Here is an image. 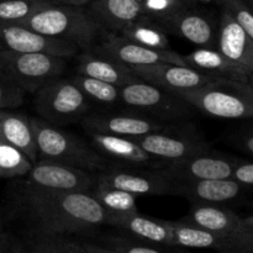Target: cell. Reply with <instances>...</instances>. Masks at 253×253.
<instances>
[{
  "mask_svg": "<svg viewBox=\"0 0 253 253\" xmlns=\"http://www.w3.org/2000/svg\"><path fill=\"white\" fill-rule=\"evenodd\" d=\"M19 211L34 225L35 234L48 236L85 232L106 225L108 212L83 192H59L25 183L17 193Z\"/></svg>",
  "mask_w": 253,
  "mask_h": 253,
  "instance_id": "6da1fadb",
  "label": "cell"
},
{
  "mask_svg": "<svg viewBox=\"0 0 253 253\" xmlns=\"http://www.w3.org/2000/svg\"><path fill=\"white\" fill-rule=\"evenodd\" d=\"M175 95L193 109L211 118L245 120L253 116L251 83L214 78L199 88L179 91Z\"/></svg>",
  "mask_w": 253,
  "mask_h": 253,
  "instance_id": "7a4b0ae2",
  "label": "cell"
},
{
  "mask_svg": "<svg viewBox=\"0 0 253 253\" xmlns=\"http://www.w3.org/2000/svg\"><path fill=\"white\" fill-rule=\"evenodd\" d=\"M22 26L51 39L89 49L101 27L83 6L49 4L19 22Z\"/></svg>",
  "mask_w": 253,
  "mask_h": 253,
  "instance_id": "3957f363",
  "label": "cell"
},
{
  "mask_svg": "<svg viewBox=\"0 0 253 253\" xmlns=\"http://www.w3.org/2000/svg\"><path fill=\"white\" fill-rule=\"evenodd\" d=\"M30 121L37 147V160L53 161L90 173L108 167V158L82 138L42 119L30 118Z\"/></svg>",
  "mask_w": 253,
  "mask_h": 253,
  "instance_id": "277c9868",
  "label": "cell"
},
{
  "mask_svg": "<svg viewBox=\"0 0 253 253\" xmlns=\"http://www.w3.org/2000/svg\"><path fill=\"white\" fill-rule=\"evenodd\" d=\"M120 103L167 124L185 120L194 110L175 94L140 78L120 86Z\"/></svg>",
  "mask_w": 253,
  "mask_h": 253,
  "instance_id": "5b68a950",
  "label": "cell"
},
{
  "mask_svg": "<svg viewBox=\"0 0 253 253\" xmlns=\"http://www.w3.org/2000/svg\"><path fill=\"white\" fill-rule=\"evenodd\" d=\"M0 66L25 93H36L61 76L66 58L42 52L0 51Z\"/></svg>",
  "mask_w": 253,
  "mask_h": 253,
  "instance_id": "8992f818",
  "label": "cell"
},
{
  "mask_svg": "<svg viewBox=\"0 0 253 253\" xmlns=\"http://www.w3.org/2000/svg\"><path fill=\"white\" fill-rule=\"evenodd\" d=\"M34 105L42 120L61 125L84 118L89 99L71 79L54 78L36 91Z\"/></svg>",
  "mask_w": 253,
  "mask_h": 253,
  "instance_id": "52a82bcc",
  "label": "cell"
},
{
  "mask_svg": "<svg viewBox=\"0 0 253 253\" xmlns=\"http://www.w3.org/2000/svg\"><path fill=\"white\" fill-rule=\"evenodd\" d=\"M95 183L118 188L135 197H161L173 193V182L160 168L106 167Z\"/></svg>",
  "mask_w": 253,
  "mask_h": 253,
  "instance_id": "ba28073f",
  "label": "cell"
},
{
  "mask_svg": "<svg viewBox=\"0 0 253 253\" xmlns=\"http://www.w3.org/2000/svg\"><path fill=\"white\" fill-rule=\"evenodd\" d=\"M98 53L120 62L127 67L151 66L157 63H172L187 66L182 54L172 49L160 51L141 46L121 35L108 32L103 36L98 47Z\"/></svg>",
  "mask_w": 253,
  "mask_h": 253,
  "instance_id": "9c48e42d",
  "label": "cell"
},
{
  "mask_svg": "<svg viewBox=\"0 0 253 253\" xmlns=\"http://www.w3.org/2000/svg\"><path fill=\"white\" fill-rule=\"evenodd\" d=\"M82 124L88 132L109 133L130 138L169 128V124L158 121L135 110L94 114L90 116H84Z\"/></svg>",
  "mask_w": 253,
  "mask_h": 253,
  "instance_id": "30bf717a",
  "label": "cell"
},
{
  "mask_svg": "<svg viewBox=\"0 0 253 253\" xmlns=\"http://www.w3.org/2000/svg\"><path fill=\"white\" fill-rule=\"evenodd\" d=\"M27 184L59 192L88 193L95 187L90 172L47 160H37L27 174Z\"/></svg>",
  "mask_w": 253,
  "mask_h": 253,
  "instance_id": "8fae6325",
  "label": "cell"
},
{
  "mask_svg": "<svg viewBox=\"0 0 253 253\" xmlns=\"http://www.w3.org/2000/svg\"><path fill=\"white\" fill-rule=\"evenodd\" d=\"M169 128L155 131L133 140L137 141L148 155L166 163L184 160L210 150L209 143L197 133H170L168 132Z\"/></svg>",
  "mask_w": 253,
  "mask_h": 253,
  "instance_id": "7c38bea8",
  "label": "cell"
},
{
  "mask_svg": "<svg viewBox=\"0 0 253 253\" xmlns=\"http://www.w3.org/2000/svg\"><path fill=\"white\" fill-rule=\"evenodd\" d=\"M232 160L221 153L205 152L197 153L184 160L167 162L160 169L172 182H187L200 179H225L231 174Z\"/></svg>",
  "mask_w": 253,
  "mask_h": 253,
  "instance_id": "4fadbf2b",
  "label": "cell"
},
{
  "mask_svg": "<svg viewBox=\"0 0 253 253\" xmlns=\"http://www.w3.org/2000/svg\"><path fill=\"white\" fill-rule=\"evenodd\" d=\"M78 49L69 42L43 36L20 24L0 22V51L42 52L68 58Z\"/></svg>",
  "mask_w": 253,
  "mask_h": 253,
  "instance_id": "5bb4252c",
  "label": "cell"
},
{
  "mask_svg": "<svg viewBox=\"0 0 253 253\" xmlns=\"http://www.w3.org/2000/svg\"><path fill=\"white\" fill-rule=\"evenodd\" d=\"M130 68L133 74L142 81L155 84L173 94L199 88L214 79V77L202 73L189 66L172 63H157Z\"/></svg>",
  "mask_w": 253,
  "mask_h": 253,
  "instance_id": "9a60e30c",
  "label": "cell"
},
{
  "mask_svg": "<svg viewBox=\"0 0 253 253\" xmlns=\"http://www.w3.org/2000/svg\"><path fill=\"white\" fill-rule=\"evenodd\" d=\"M190 209L183 221L199 226L224 239L231 240L246 226L251 216L241 217L220 204L190 203Z\"/></svg>",
  "mask_w": 253,
  "mask_h": 253,
  "instance_id": "2e32d148",
  "label": "cell"
},
{
  "mask_svg": "<svg viewBox=\"0 0 253 253\" xmlns=\"http://www.w3.org/2000/svg\"><path fill=\"white\" fill-rule=\"evenodd\" d=\"M88 133L94 148L98 152H100L105 157L120 161L124 165L126 163L131 167L143 168H161L166 165L163 161L148 155L133 138L100 132Z\"/></svg>",
  "mask_w": 253,
  "mask_h": 253,
  "instance_id": "e0dca14e",
  "label": "cell"
},
{
  "mask_svg": "<svg viewBox=\"0 0 253 253\" xmlns=\"http://www.w3.org/2000/svg\"><path fill=\"white\" fill-rule=\"evenodd\" d=\"M245 188L231 178L225 179H200L187 182H173V193L182 195L190 203L224 204L241 197Z\"/></svg>",
  "mask_w": 253,
  "mask_h": 253,
  "instance_id": "ac0fdd59",
  "label": "cell"
},
{
  "mask_svg": "<svg viewBox=\"0 0 253 253\" xmlns=\"http://www.w3.org/2000/svg\"><path fill=\"white\" fill-rule=\"evenodd\" d=\"M216 49L232 62L253 72V39L225 11L220 17Z\"/></svg>",
  "mask_w": 253,
  "mask_h": 253,
  "instance_id": "d6986e66",
  "label": "cell"
},
{
  "mask_svg": "<svg viewBox=\"0 0 253 253\" xmlns=\"http://www.w3.org/2000/svg\"><path fill=\"white\" fill-rule=\"evenodd\" d=\"M185 64L214 78L251 83L253 72L235 63L216 48H197L183 56Z\"/></svg>",
  "mask_w": 253,
  "mask_h": 253,
  "instance_id": "ffe728a7",
  "label": "cell"
},
{
  "mask_svg": "<svg viewBox=\"0 0 253 253\" xmlns=\"http://www.w3.org/2000/svg\"><path fill=\"white\" fill-rule=\"evenodd\" d=\"M106 225L119 227L143 241L173 246L170 225L167 220L152 219L136 211L131 214H108Z\"/></svg>",
  "mask_w": 253,
  "mask_h": 253,
  "instance_id": "44dd1931",
  "label": "cell"
},
{
  "mask_svg": "<svg viewBox=\"0 0 253 253\" xmlns=\"http://www.w3.org/2000/svg\"><path fill=\"white\" fill-rule=\"evenodd\" d=\"M165 29L200 48H216V27L209 17L199 12L183 10Z\"/></svg>",
  "mask_w": 253,
  "mask_h": 253,
  "instance_id": "7402d4cb",
  "label": "cell"
},
{
  "mask_svg": "<svg viewBox=\"0 0 253 253\" xmlns=\"http://www.w3.org/2000/svg\"><path fill=\"white\" fill-rule=\"evenodd\" d=\"M88 12L100 27L118 31L143 15L138 0H93Z\"/></svg>",
  "mask_w": 253,
  "mask_h": 253,
  "instance_id": "603a6c76",
  "label": "cell"
},
{
  "mask_svg": "<svg viewBox=\"0 0 253 253\" xmlns=\"http://www.w3.org/2000/svg\"><path fill=\"white\" fill-rule=\"evenodd\" d=\"M78 74L104 81L116 86L138 79L130 67L99 53H84L79 58Z\"/></svg>",
  "mask_w": 253,
  "mask_h": 253,
  "instance_id": "cb8c5ba5",
  "label": "cell"
},
{
  "mask_svg": "<svg viewBox=\"0 0 253 253\" xmlns=\"http://www.w3.org/2000/svg\"><path fill=\"white\" fill-rule=\"evenodd\" d=\"M0 140L19 148L34 163L37 161L31 121L24 114L0 110Z\"/></svg>",
  "mask_w": 253,
  "mask_h": 253,
  "instance_id": "d4e9b609",
  "label": "cell"
},
{
  "mask_svg": "<svg viewBox=\"0 0 253 253\" xmlns=\"http://www.w3.org/2000/svg\"><path fill=\"white\" fill-rule=\"evenodd\" d=\"M173 246L190 249H212L220 253H230L232 249L231 240L224 239L212 232L187 221H169Z\"/></svg>",
  "mask_w": 253,
  "mask_h": 253,
  "instance_id": "484cf974",
  "label": "cell"
},
{
  "mask_svg": "<svg viewBox=\"0 0 253 253\" xmlns=\"http://www.w3.org/2000/svg\"><path fill=\"white\" fill-rule=\"evenodd\" d=\"M120 32L121 36L126 37L127 40L136 42L141 46L152 49H160V51L170 49L169 40L165 32V29L145 15L138 17L136 21L128 24Z\"/></svg>",
  "mask_w": 253,
  "mask_h": 253,
  "instance_id": "4316f807",
  "label": "cell"
},
{
  "mask_svg": "<svg viewBox=\"0 0 253 253\" xmlns=\"http://www.w3.org/2000/svg\"><path fill=\"white\" fill-rule=\"evenodd\" d=\"M95 185L93 197L108 214H131L137 211V197L100 183H95Z\"/></svg>",
  "mask_w": 253,
  "mask_h": 253,
  "instance_id": "83f0119b",
  "label": "cell"
},
{
  "mask_svg": "<svg viewBox=\"0 0 253 253\" xmlns=\"http://www.w3.org/2000/svg\"><path fill=\"white\" fill-rule=\"evenodd\" d=\"M71 81L88 99H93L98 103L108 105L120 103V88L114 84L82 74H77Z\"/></svg>",
  "mask_w": 253,
  "mask_h": 253,
  "instance_id": "f1b7e54d",
  "label": "cell"
},
{
  "mask_svg": "<svg viewBox=\"0 0 253 253\" xmlns=\"http://www.w3.org/2000/svg\"><path fill=\"white\" fill-rule=\"evenodd\" d=\"M34 162L15 146L0 140V178H17L29 174Z\"/></svg>",
  "mask_w": 253,
  "mask_h": 253,
  "instance_id": "f546056e",
  "label": "cell"
},
{
  "mask_svg": "<svg viewBox=\"0 0 253 253\" xmlns=\"http://www.w3.org/2000/svg\"><path fill=\"white\" fill-rule=\"evenodd\" d=\"M29 253H89L83 245L69 241L64 236L35 234L29 240Z\"/></svg>",
  "mask_w": 253,
  "mask_h": 253,
  "instance_id": "4dcf8cb0",
  "label": "cell"
},
{
  "mask_svg": "<svg viewBox=\"0 0 253 253\" xmlns=\"http://www.w3.org/2000/svg\"><path fill=\"white\" fill-rule=\"evenodd\" d=\"M49 4L47 0H0V22L19 24Z\"/></svg>",
  "mask_w": 253,
  "mask_h": 253,
  "instance_id": "1f68e13d",
  "label": "cell"
},
{
  "mask_svg": "<svg viewBox=\"0 0 253 253\" xmlns=\"http://www.w3.org/2000/svg\"><path fill=\"white\" fill-rule=\"evenodd\" d=\"M145 16L160 24L165 29L178 14L185 10L184 0H140Z\"/></svg>",
  "mask_w": 253,
  "mask_h": 253,
  "instance_id": "d6a6232c",
  "label": "cell"
},
{
  "mask_svg": "<svg viewBox=\"0 0 253 253\" xmlns=\"http://www.w3.org/2000/svg\"><path fill=\"white\" fill-rule=\"evenodd\" d=\"M24 94L25 91L0 66V110L21 106L24 103Z\"/></svg>",
  "mask_w": 253,
  "mask_h": 253,
  "instance_id": "836d02e7",
  "label": "cell"
},
{
  "mask_svg": "<svg viewBox=\"0 0 253 253\" xmlns=\"http://www.w3.org/2000/svg\"><path fill=\"white\" fill-rule=\"evenodd\" d=\"M222 11L227 12L253 39V15L245 0H219Z\"/></svg>",
  "mask_w": 253,
  "mask_h": 253,
  "instance_id": "e575fe53",
  "label": "cell"
},
{
  "mask_svg": "<svg viewBox=\"0 0 253 253\" xmlns=\"http://www.w3.org/2000/svg\"><path fill=\"white\" fill-rule=\"evenodd\" d=\"M230 178L245 189H250L253 185V163L246 158H234Z\"/></svg>",
  "mask_w": 253,
  "mask_h": 253,
  "instance_id": "d590c367",
  "label": "cell"
},
{
  "mask_svg": "<svg viewBox=\"0 0 253 253\" xmlns=\"http://www.w3.org/2000/svg\"><path fill=\"white\" fill-rule=\"evenodd\" d=\"M108 253H166L155 247L138 245L125 239H111L109 246H103Z\"/></svg>",
  "mask_w": 253,
  "mask_h": 253,
  "instance_id": "8d00e7d4",
  "label": "cell"
},
{
  "mask_svg": "<svg viewBox=\"0 0 253 253\" xmlns=\"http://www.w3.org/2000/svg\"><path fill=\"white\" fill-rule=\"evenodd\" d=\"M234 142L246 156L253 155V131L251 126H245L240 128L234 135Z\"/></svg>",
  "mask_w": 253,
  "mask_h": 253,
  "instance_id": "74e56055",
  "label": "cell"
},
{
  "mask_svg": "<svg viewBox=\"0 0 253 253\" xmlns=\"http://www.w3.org/2000/svg\"><path fill=\"white\" fill-rule=\"evenodd\" d=\"M54 5H71V6H84L90 4L93 0H47Z\"/></svg>",
  "mask_w": 253,
  "mask_h": 253,
  "instance_id": "f35d334b",
  "label": "cell"
},
{
  "mask_svg": "<svg viewBox=\"0 0 253 253\" xmlns=\"http://www.w3.org/2000/svg\"><path fill=\"white\" fill-rule=\"evenodd\" d=\"M83 246H84V249H85L89 253H108L105 251V249H104L103 246H98V245L84 244Z\"/></svg>",
  "mask_w": 253,
  "mask_h": 253,
  "instance_id": "ab89813d",
  "label": "cell"
},
{
  "mask_svg": "<svg viewBox=\"0 0 253 253\" xmlns=\"http://www.w3.org/2000/svg\"><path fill=\"white\" fill-rule=\"evenodd\" d=\"M0 253H25L22 250H20L19 247H6V244H2V246L0 247Z\"/></svg>",
  "mask_w": 253,
  "mask_h": 253,
  "instance_id": "60d3db41",
  "label": "cell"
},
{
  "mask_svg": "<svg viewBox=\"0 0 253 253\" xmlns=\"http://www.w3.org/2000/svg\"><path fill=\"white\" fill-rule=\"evenodd\" d=\"M198 1H200V2H210V1H212V0H198Z\"/></svg>",
  "mask_w": 253,
  "mask_h": 253,
  "instance_id": "b9f144b4",
  "label": "cell"
},
{
  "mask_svg": "<svg viewBox=\"0 0 253 253\" xmlns=\"http://www.w3.org/2000/svg\"><path fill=\"white\" fill-rule=\"evenodd\" d=\"M2 244H4V240H2V239H1V237H0V247H1V246H2Z\"/></svg>",
  "mask_w": 253,
  "mask_h": 253,
  "instance_id": "7bdbcfd3",
  "label": "cell"
},
{
  "mask_svg": "<svg viewBox=\"0 0 253 253\" xmlns=\"http://www.w3.org/2000/svg\"><path fill=\"white\" fill-rule=\"evenodd\" d=\"M0 231H1V221H0Z\"/></svg>",
  "mask_w": 253,
  "mask_h": 253,
  "instance_id": "ee69618b",
  "label": "cell"
},
{
  "mask_svg": "<svg viewBox=\"0 0 253 253\" xmlns=\"http://www.w3.org/2000/svg\"><path fill=\"white\" fill-rule=\"evenodd\" d=\"M138 1H140V0H138Z\"/></svg>",
  "mask_w": 253,
  "mask_h": 253,
  "instance_id": "f6af8a7d",
  "label": "cell"
}]
</instances>
